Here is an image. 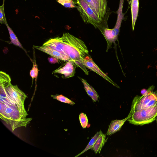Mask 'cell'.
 Instances as JSON below:
<instances>
[{"label": "cell", "mask_w": 157, "mask_h": 157, "mask_svg": "<svg viewBox=\"0 0 157 157\" xmlns=\"http://www.w3.org/2000/svg\"><path fill=\"white\" fill-rule=\"evenodd\" d=\"M60 38L63 44L65 56L88 75V72L83 63V59L89 55V51L85 43L68 33H64Z\"/></svg>", "instance_id": "cell-1"}, {"label": "cell", "mask_w": 157, "mask_h": 157, "mask_svg": "<svg viewBox=\"0 0 157 157\" xmlns=\"http://www.w3.org/2000/svg\"><path fill=\"white\" fill-rule=\"evenodd\" d=\"M0 117L6 123L10 126L13 131L17 128L26 127L32 118H26L28 115L26 111L20 109L17 107L5 104L0 101Z\"/></svg>", "instance_id": "cell-2"}, {"label": "cell", "mask_w": 157, "mask_h": 157, "mask_svg": "<svg viewBox=\"0 0 157 157\" xmlns=\"http://www.w3.org/2000/svg\"><path fill=\"white\" fill-rule=\"evenodd\" d=\"M10 77L8 75L4 72H0V82L4 84L6 90L15 102L18 108L21 110L26 111L24 106V102L27 97L17 85H12Z\"/></svg>", "instance_id": "cell-3"}, {"label": "cell", "mask_w": 157, "mask_h": 157, "mask_svg": "<svg viewBox=\"0 0 157 157\" xmlns=\"http://www.w3.org/2000/svg\"><path fill=\"white\" fill-rule=\"evenodd\" d=\"M154 88L151 86L141 96L136 95L134 98L129 113L157 105V91H153Z\"/></svg>", "instance_id": "cell-4"}, {"label": "cell", "mask_w": 157, "mask_h": 157, "mask_svg": "<svg viewBox=\"0 0 157 157\" xmlns=\"http://www.w3.org/2000/svg\"><path fill=\"white\" fill-rule=\"evenodd\" d=\"M157 116V105L129 113L127 121L134 125H143L153 122Z\"/></svg>", "instance_id": "cell-5"}, {"label": "cell", "mask_w": 157, "mask_h": 157, "mask_svg": "<svg viewBox=\"0 0 157 157\" xmlns=\"http://www.w3.org/2000/svg\"><path fill=\"white\" fill-rule=\"evenodd\" d=\"M76 8L85 24H90L101 30L103 21L94 13L84 0H76Z\"/></svg>", "instance_id": "cell-6"}, {"label": "cell", "mask_w": 157, "mask_h": 157, "mask_svg": "<svg viewBox=\"0 0 157 157\" xmlns=\"http://www.w3.org/2000/svg\"><path fill=\"white\" fill-rule=\"evenodd\" d=\"M83 63L86 67L97 73L116 87L120 88L117 84L113 82L100 69L89 55L83 59Z\"/></svg>", "instance_id": "cell-7"}, {"label": "cell", "mask_w": 157, "mask_h": 157, "mask_svg": "<svg viewBox=\"0 0 157 157\" xmlns=\"http://www.w3.org/2000/svg\"><path fill=\"white\" fill-rule=\"evenodd\" d=\"M76 66L71 60L67 62L64 66L55 70L53 73L62 74L63 78H68L75 75Z\"/></svg>", "instance_id": "cell-8"}, {"label": "cell", "mask_w": 157, "mask_h": 157, "mask_svg": "<svg viewBox=\"0 0 157 157\" xmlns=\"http://www.w3.org/2000/svg\"><path fill=\"white\" fill-rule=\"evenodd\" d=\"M33 47L49 55L56 57L61 60L68 61L70 60L61 54L59 52L47 46L43 45L41 46H33Z\"/></svg>", "instance_id": "cell-9"}, {"label": "cell", "mask_w": 157, "mask_h": 157, "mask_svg": "<svg viewBox=\"0 0 157 157\" xmlns=\"http://www.w3.org/2000/svg\"><path fill=\"white\" fill-rule=\"evenodd\" d=\"M94 3L98 16L101 20H103L107 12V0H92Z\"/></svg>", "instance_id": "cell-10"}, {"label": "cell", "mask_w": 157, "mask_h": 157, "mask_svg": "<svg viewBox=\"0 0 157 157\" xmlns=\"http://www.w3.org/2000/svg\"><path fill=\"white\" fill-rule=\"evenodd\" d=\"M128 118V117H127L122 120H116L112 121L109 126L106 135L107 136L110 135L119 131Z\"/></svg>", "instance_id": "cell-11"}, {"label": "cell", "mask_w": 157, "mask_h": 157, "mask_svg": "<svg viewBox=\"0 0 157 157\" xmlns=\"http://www.w3.org/2000/svg\"><path fill=\"white\" fill-rule=\"evenodd\" d=\"M0 101L18 107L15 102L10 97L6 90L4 84L1 82H0Z\"/></svg>", "instance_id": "cell-12"}, {"label": "cell", "mask_w": 157, "mask_h": 157, "mask_svg": "<svg viewBox=\"0 0 157 157\" xmlns=\"http://www.w3.org/2000/svg\"><path fill=\"white\" fill-rule=\"evenodd\" d=\"M83 84L84 88L88 95L91 98L93 102L98 101L99 97L94 88L84 79L78 77Z\"/></svg>", "instance_id": "cell-13"}, {"label": "cell", "mask_w": 157, "mask_h": 157, "mask_svg": "<svg viewBox=\"0 0 157 157\" xmlns=\"http://www.w3.org/2000/svg\"><path fill=\"white\" fill-rule=\"evenodd\" d=\"M105 134L102 131L91 149L93 150L95 154L100 153L102 147L106 141Z\"/></svg>", "instance_id": "cell-14"}, {"label": "cell", "mask_w": 157, "mask_h": 157, "mask_svg": "<svg viewBox=\"0 0 157 157\" xmlns=\"http://www.w3.org/2000/svg\"><path fill=\"white\" fill-rule=\"evenodd\" d=\"M131 11L132 30L133 31L139 11V0H131Z\"/></svg>", "instance_id": "cell-15"}, {"label": "cell", "mask_w": 157, "mask_h": 157, "mask_svg": "<svg viewBox=\"0 0 157 157\" xmlns=\"http://www.w3.org/2000/svg\"><path fill=\"white\" fill-rule=\"evenodd\" d=\"M5 24L6 25L9 31L11 43L23 49H24L22 45L19 41L17 38L16 37L12 30L8 25L6 20L5 21Z\"/></svg>", "instance_id": "cell-16"}, {"label": "cell", "mask_w": 157, "mask_h": 157, "mask_svg": "<svg viewBox=\"0 0 157 157\" xmlns=\"http://www.w3.org/2000/svg\"><path fill=\"white\" fill-rule=\"evenodd\" d=\"M101 131L100 130L99 132H97L94 136L92 137L85 149L79 154L75 156V157H77L79 156L89 149H91L97 139L100 135Z\"/></svg>", "instance_id": "cell-17"}, {"label": "cell", "mask_w": 157, "mask_h": 157, "mask_svg": "<svg viewBox=\"0 0 157 157\" xmlns=\"http://www.w3.org/2000/svg\"><path fill=\"white\" fill-rule=\"evenodd\" d=\"M61 5L66 8H76V0H56Z\"/></svg>", "instance_id": "cell-18"}, {"label": "cell", "mask_w": 157, "mask_h": 157, "mask_svg": "<svg viewBox=\"0 0 157 157\" xmlns=\"http://www.w3.org/2000/svg\"><path fill=\"white\" fill-rule=\"evenodd\" d=\"M51 96L54 99H56L62 102L71 105H73L75 104V103L73 101L62 94L51 95Z\"/></svg>", "instance_id": "cell-19"}, {"label": "cell", "mask_w": 157, "mask_h": 157, "mask_svg": "<svg viewBox=\"0 0 157 157\" xmlns=\"http://www.w3.org/2000/svg\"><path fill=\"white\" fill-rule=\"evenodd\" d=\"M79 120L81 125L83 128H85L87 126L88 121L86 114L81 113L79 115Z\"/></svg>", "instance_id": "cell-20"}, {"label": "cell", "mask_w": 157, "mask_h": 157, "mask_svg": "<svg viewBox=\"0 0 157 157\" xmlns=\"http://www.w3.org/2000/svg\"><path fill=\"white\" fill-rule=\"evenodd\" d=\"M38 70L37 65L36 63L35 60H34L33 66L32 70L30 71V75L33 79L36 78L38 75Z\"/></svg>", "instance_id": "cell-21"}, {"label": "cell", "mask_w": 157, "mask_h": 157, "mask_svg": "<svg viewBox=\"0 0 157 157\" xmlns=\"http://www.w3.org/2000/svg\"><path fill=\"white\" fill-rule=\"evenodd\" d=\"M4 2L3 0V4L0 7V22L1 24L5 23L6 18L4 13Z\"/></svg>", "instance_id": "cell-22"}, {"label": "cell", "mask_w": 157, "mask_h": 157, "mask_svg": "<svg viewBox=\"0 0 157 157\" xmlns=\"http://www.w3.org/2000/svg\"><path fill=\"white\" fill-rule=\"evenodd\" d=\"M58 59L54 57L51 56L48 58V60L49 62L52 64H54L58 63Z\"/></svg>", "instance_id": "cell-23"}, {"label": "cell", "mask_w": 157, "mask_h": 157, "mask_svg": "<svg viewBox=\"0 0 157 157\" xmlns=\"http://www.w3.org/2000/svg\"><path fill=\"white\" fill-rule=\"evenodd\" d=\"M155 120H156V121L157 124V116L156 117H155Z\"/></svg>", "instance_id": "cell-24"}]
</instances>
